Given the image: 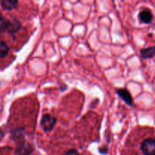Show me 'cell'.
Wrapping results in <instances>:
<instances>
[{"label": "cell", "instance_id": "7", "mask_svg": "<svg viewBox=\"0 0 155 155\" xmlns=\"http://www.w3.org/2000/svg\"><path fill=\"white\" fill-rule=\"evenodd\" d=\"M141 56L143 58L148 59L155 57V46L148 47V48H143L140 51Z\"/></svg>", "mask_w": 155, "mask_h": 155}, {"label": "cell", "instance_id": "9", "mask_svg": "<svg viewBox=\"0 0 155 155\" xmlns=\"http://www.w3.org/2000/svg\"><path fill=\"white\" fill-rule=\"evenodd\" d=\"M9 51V48L8 47V45H6L5 42L4 41H1L0 42V56H1V58H3L4 57H5L6 54H8Z\"/></svg>", "mask_w": 155, "mask_h": 155}, {"label": "cell", "instance_id": "8", "mask_svg": "<svg viewBox=\"0 0 155 155\" xmlns=\"http://www.w3.org/2000/svg\"><path fill=\"white\" fill-rule=\"evenodd\" d=\"M18 1L16 0H2L1 5L5 10H12L16 8Z\"/></svg>", "mask_w": 155, "mask_h": 155}, {"label": "cell", "instance_id": "1", "mask_svg": "<svg viewBox=\"0 0 155 155\" xmlns=\"http://www.w3.org/2000/svg\"><path fill=\"white\" fill-rule=\"evenodd\" d=\"M21 28V24L16 19L7 20L2 17L0 20V30L2 33L7 31L11 34H14Z\"/></svg>", "mask_w": 155, "mask_h": 155}, {"label": "cell", "instance_id": "5", "mask_svg": "<svg viewBox=\"0 0 155 155\" xmlns=\"http://www.w3.org/2000/svg\"><path fill=\"white\" fill-rule=\"evenodd\" d=\"M139 18L140 21L144 24H149L153 18V15L149 9L146 8L141 11L139 15Z\"/></svg>", "mask_w": 155, "mask_h": 155}, {"label": "cell", "instance_id": "10", "mask_svg": "<svg viewBox=\"0 0 155 155\" xmlns=\"http://www.w3.org/2000/svg\"><path fill=\"white\" fill-rule=\"evenodd\" d=\"M63 155H80V154L77 150L70 149V150H68V151H67Z\"/></svg>", "mask_w": 155, "mask_h": 155}, {"label": "cell", "instance_id": "2", "mask_svg": "<svg viewBox=\"0 0 155 155\" xmlns=\"http://www.w3.org/2000/svg\"><path fill=\"white\" fill-rule=\"evenodd\" d=\"M15 134L16 136V139L21 140V142H18V146H17V154L18 155H30L32 152V148L30 145L25 142L22 133H19V130H18Z\"/></svg>", "mask_w": 155, "mask_h": 155}, {"label": "cell", "instance_id": "3", "mask_svg": "<svg viewBox=\"0 0 155 155\" xmlns=\"http://www.w3.org/2000/svg\"><path fill=\"white\" fill-rule=\"evenodd\" d=\"M141 150L144 155H155V139L148 138L141 144Z\"/></svg>", "mask_w": 155, "mask_h": 155}, {"label": "cell", "instance_id": "6", "mask_svg": "<svg viewBox=\"0 0 155 155\" xmlns=\"http://www.w3.org/2000/svg\"><path fill=\"white\" fill-rule=\"evenodd\" d=\"M117 93L124 99V101H125L127 104L131 105L132 103H133V98H132L130 93L127 90V89H117Z\"/></svg>", "mask_w": 155, "mask_h": 155}, {"label": "cell", "instance_id": "4", "mask_svg": "<svg viewBox=\"0 0 155 155\" xmlns=\"http://www.w3.org/2000/svg\"><path fill=\"white\" fill-rule=\"evenodd\" d=\"M56 123V119L54 117L51 116V114H44L41 120V126L42 129L45 132L51 131L54 127V124Z\"/></svg>", "mask_w": 155, "mask_h": 155}]
</instances>
